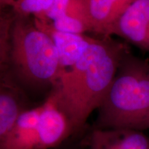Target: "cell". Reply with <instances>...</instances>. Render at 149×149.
I'll return each mask as SVG.
<instances>
[{
	"label": "cell",
	"mask_w": 149,
	"mask_h": 149,
	"mask_svg": "<svg viewBox=\"0 0 149 149\" xmlns=\"http://www.w3.org/2000/svg\"><path fill=\"white\" fill-rule=\"evenodd\" d=\"M86 149H149V137L137 130L94 128Z\"/></svg>",
	"instance_id": "cell-8"
},
{
	"label": "cell",
	"mask_w": 149,
	"mask_h": 149,
	"mask_svg": "<svg viewBox=\"0 0 149 149\" xmlns=\"http://www.w3.org/2000/svg\"><path fill=\"white\" fill-rule=\"evenodd\" d=\"M6 6V0H0V9H3Z\"/></svg>",
	"instance_id": "cell-14"
},
{
	"label": "cell",
	"mask_w": 149,
	"mask_h": 149,
	"mask_svg": "<svg viewBox=\"0 0 149 149\" xmlns=\"http://www.w3.org/2000/svg\"><path fill=\"white\" fill-rule=\"evenodd\" d=\"M70 0H53L51 6L42 13L35 15V17L52 23L55 19L66 15Z\"/></svg>",
	"instance_id": "cell-13"
},
{
	"label": "cell",
	"mask_w": 149,
	"mask_h": 149,
	"mask_svg": "<svg viewBox=\"0 0 149 149\" xmlns=\"http://www.w3.org/2000/svg\"><path fill=\"white\" fill-rule=\"evenodd\" d=\"M71 132L73 130L68 118L48 97L42 105L38 124L37 148L48 149L58 146Z\"/></svg>",
	"instance_id": "cell-5"
},
{
	"label": "cell",
	"mask_w": 149,
	"mask_h": 149,
	"mask_svg": "<svg viewBox=\"0 0 149 149\" xmlns=\"http://www.w3.org/2000/svg\"><path fill=\"white\" fill-rule=\"evenodd\" d=\"M35 24L39 29L50 35L58 53L61 70L72 67L79 60L89 44V36L61 32L55 30L49 22L37 17Z\"/></svg>",
	"instance_id": "cell-7"
},
{
	"label": "cell",
	"mask_w": 149,
	"mask_h": 149,
	"mask_svg": "<svg viewBox=\"0 0 149 149\" xmlns=\"http://www.w3.org/2000/svg\"><path fill=\"white\" fill-rule=\"evenodd\" d=\"M27 109L23 89L15 80L10 70L0 72V139Z\"/></svg>",
	"instance_id": "cell-6"
},
{
	"label": "cell",
	"mask_w": 149,
	"mask_h": 149,
	"mask_svg": "<svg viewBox=\"0 0 149 149\" xmlns=\"http://www.w3.org/2000/svg\"><path fill=\"white\" fill-rule=\"evenodd\" d=\"M129 46L111 37L89 36V44L70 69L61 70L49 97L66 115L73 132L97 110Z\"/></svg>",
	"instance_id": "cell-1"
},
{
	"label": "cell",
	"mask_w": 149,
	"mask_h": 149,
	"mask_svg": "<svg viewBox=\"0 0 149 149\" xmlns=\"http://www.w3.org/2000/svg\"><path fill=\"white\" fill-rule=\"evenodd\" d=\"M97 110L95 128L149 130V59L126 52Z\"/></svg>",
	"instance_id": "cell-2"
},
{
	"label": "cell",
	"mask_w": 149,
	"mask_h": 149,
	"mask_svg": "<svg viewBox=\"0 0 149 149\" xmlns=\"http://www.w3.org/2000/svg\"><path fill=\"white\" fill-rule=\"evenodd\" d=\"M53 0H6L7 6L12 8L17 16L30 17L46 11L51 6Z\"/></svg>",
	"instance_id": "cell-11"
},
{
	"label": "cell",
	"mask_w": 149,
	"mask_h": 149,
	"mask_svg": "<svg viewBox=\"0 0 149 149\" xmlns=\"http://www.w3.org/2000/svg\"><path fill=\"white\" fill-rule=\"evenodd\" d=\"M134 0H89L93 32L109 36V31Z\"/></svg>",
	"instance_id": "cell-9"
},
{
	"label": "cell",
	"mask_w": 149,
	"mask_h": 149,
	"mask_svg": "<svg viewBox=\"0 0 149 149\" xmlns=\"http://www.w3.org/2000/svg\"><path fill=\"white\" fill-rule=\"evenodd\" d=\"M50 23V22H49ZM55 30L61 32L83 35L88 32L84 24L70 17L64 15L51 23Z\"/></svg>",
	"instance_id": "cell-12"
},
{
	"label": "cell",
	"mask_w": 149,
	"mask_h": 149,
	"mask_svg": "<svg viewBox=\"0 0 149 149\" xmlns=\"http://www.w3.org/2000/svg\"><path fill=\"white\" fill-rule=\"evenodd\" d=\"M9 70L20 86L30 88H53L59 77L61 68L55 44L30 17L15 15Z\"/></svg>",
	"instance_id": "cell-3"
},
{
	"label": "cell",
	"mask_w": 149,
	"mask_h": 149,
	"mask_svg": "<svg viewBox=\"0 0 149 149\" xmlns=\"http://www.w3.org/2000/svg\"><path fill=\"white\" fill-rule=\"evenodd\" d=\"M114 35L149 52V0H134L110 30Z\"/></svg>",
	"instance_id": "cell-4"
},
{
	"label": "cell",
	"mask_w": 149,
	"mask_h": 149,
	"mask_svg": "<svg viewBox=\"0 0 149 149\" xmlns=\"http://www.w3.org/2000/svg\"><path fill=\"white\" fill-rule=\"evenodd\" d=\"M3 9H0V72L9 70L11 30L15 19L13 11L7 13Z\"/></svg>",
	"instance_id": "cell-10"
}]
</instances>
